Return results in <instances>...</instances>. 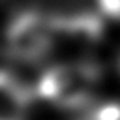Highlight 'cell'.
<instances>
[{
  "instance_id": "1",
  "label": "cell",
  "mask_w": 120,
  "mask_h": 120,
  "mask_svg": "<svg viewBox=\"0 0 120 120\" xmlns=\"http://www.w3.org/2000/svg\"><path fill=\"white\" fill-rule=\"evenodd\" d=\"M99 68L92 62H68L45 69L38 81L39 98L62 109H82L94 99Z\"/></svg>"
},
{
  "instance_id": "2",
  "label": "cell",
  "mask_w": 120,
  "mask_h": 120,
  "mask_svg": "<svg viewBox=\"0 0 120 120\" xmlns=\"http://www.w3.org/2000/svg\"><path fill=\"white\" fill-rule=\"evenodd\" d=\"M54 36L56 30L49 13L38 9L19 11L8 26L6 36L8 56L17 62L38 64L51 52Z\"/></svg>"
},
{
  "instance_id": "3",
  "label": "cell",
  "mask_w": 120,
  "mask_h": 120,
  "mask_svg": "<svg viewBox=\"0 0 120 120\" xmlns=\"http://www.w3.org/2000/svg\"><path fill=\"white\" fill-rule=\"evenodd\" d=\"M79 120H120V103L109 101L96 105L86 111V114H82Z\"/></svg>"
},
{
  "instance_id": "4",
  "label": "cell",
  "mask_w": 120,
  "mask_h": 120,
  "mask_svg": "<svg viewBox=\"0 0 120 120\" xmlns=\"http://www.w3.org/2000/svg\"><path fill=\"white\" fill-rule=\"evenodd\" d=\"M96 2L105 17L120 21V0H96Z\"/></svg>"
}]
</instances>
